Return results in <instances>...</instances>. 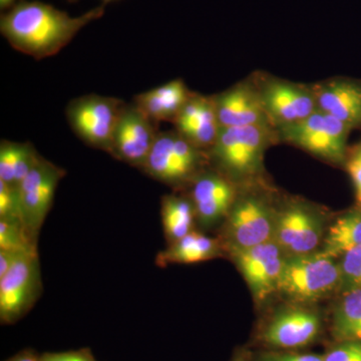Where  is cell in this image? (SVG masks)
<instances>
[{"label":"cell","instance_id":"1","mask_svg":"<svg viewBox=\"0 0 361 361\" xmlns=\"http://www.w3.org/2000/svg\"><path fill=\"white\" fill-rule=\"evenodd\" d=\"M104 4L73 18L40 1L21 0L0 18V32L14 49L35 59L59 54L85 26L104 16Z\"/></svg>","mask_w":361,"mask_h":361},{"label":"cell","instance_id":"2","mask_svg":"<svg viewBox=\"0 0 361 361\" xmlns=\"http://www.w3.org/2000/svg\"><path fill=\"white\" fill-rule=\"evenodd\" d=\"M270 125L220 128L219 134L209 151L211 160L228 179L245 180L262 170L263 158L272 142Z\"/></svg>","mask_w":361,"mask_h":361},{"label":"cell","instance_id":"3","mask_svg":"<svg viewBox=\"0 0 361 361\" xmlns=\"http://www.w3.org/2000/svg\"><path fill=\"white\" fill-rule=\"evenodd\" d=\"M341 286L338 260L316 251L285 257L277 293L292 302L308 304L341 290Z\"/></svg>","mask_w":361,"mask_h":361},{"label":"cell","instance_id":"4","mask_svg":"<svg viewBox=\"0 0 361 361\" xmlns=\"http://www.w3.org/2000/svg\"><path fill=\"white\" fill-rule=\"evenodd\" d=\"M350 130L341 121L317 110L301 122L279 128V135L285 142L318 158L344 165Z\"/></svg>","mask_w":361,"mask_h":361},{"label":"cell","instance_id":"5","mask_svg":"<svg viewBox=\"0 0 361 361\" xmlns=\"http://www.w3.org/2000/svg\"><path fill=\"white\" fill-rule=\"evenodd\" d=\"M125 104L116 97L85 94L68 103L66 120L85 145L110 154L114 133Z\"/></svg>","mask_w":361,"mask_h":361},{"label":"cell","instance_id":"6","mask_svg":"<svg viewBox=\"0 0 361 361\" xmlns=\"http://www.w3.org/2000/svg\"><path fill=\"white\" fill-rule=\"evenodd\" d=\"M203 163L202 149L177 130L159 133L142 170L149 177L170 186H182L195 180Z\"/></svg>","mask_w":361,"mask_h":361},{"label":"cell","instance_id":"7","mask_svg":"<svg viewBox=\"0 0 361 361\" xmlns=\"http://www.w3.org/2000/svg\"><path fill=\"white\" fill-rule=\"evenodd\" d=\"M325 221L304 201L287 202L275 210L274 240L285 256L314 253L324 239Z\"/></svg>","mask_w":361,"mask_h":361},{"label":"cell","instance_id":"8","mask_svg":"<svg viewBox=\"0 0 361 361\" xmlns=\"http://www.w3.org/2000/svg\"><path fill=\"white\" fill-rule=\"evenodd\" d=\"M275 210L262 197L248 194L237 197L225 219L226 250L247 249L274 238Z\"/></svg>","mask_w":361,"mask_h":361},{"label":"cell","instance_id":"9","mask_svg":"<svg viewBox=\"0 0 361 361\" xmlns=\"http://www.w3.org/2000/svg\"><path fill=\"white\" fill-rule=\"evenodd\" d=\"M63 176V169L40 158L18 185L21 222L35 238L51 210L56 188Z\"/></svg>","mask_w":361,"mask_h":361},{"label":"cell","instance_id":"10","mask_svg":"<svg viewBox=\"0 0 361 361\" xmlns=\"http://www.w3.org/2000/svg\"><path fill=\"white\" fill-rule=\"evenodd\" d=\"M229 253L256 302H264L277 293L286 256L274 240L250 248L229 250Z\"/></svg>","mask_w":361,"mask_h":361},{"label":"cell","instance_id":"11","mask_svg":"<svg viewBox=\"0 0 361 361\" xmlns=\"http://www.w3.org/2000/svg\"><path fill=\"white\" fill-rule=\"evenodd\" d=\"M158 123L133 102L126 104L116 123L110 154L133 167L142 169L158 137Z\"/></svg>","mask_w":361,"mask_h":361},{"label":"cell","instance_id":"12","mask_svg":"<svg viewBox=\"0 0 361 361\" xmlns=\"http://www.w3.org/2000/svg\"><path fill=\"white\" fill-rule=\"evenodd\" d=\"M40 290L39 256L23 255L0 277V318L13 322L25 314Z\"/></svg>","mask_w":361,"mask_h":361},{"label":"cell","instance_id":"13","mask_svg":"<svg viewBox=\"0 0 361 361\" xmlns=\"http://www.w3.org/2000/svg\"><path fill=\"white\" fill-rule=\"evenodd\" d=\"M322 319L314 310L291 306L277 311L266 323L261 341L276 349H296L312 343L319 336Z\"/></svg>","mask_w":361,"mask_h":361},{"label":"cell","instance_id":"14","mask_svg":"<svg viewBox=\"0 0 361 361\" xmlns=\"http://www.w3.org/2000/svg\"><path fill=\"white\" fill-rule=\"evenodd\" d=\"M270 123L293 125L318 110L314 90L281 80H268L258 87Z\"/></svg>","mask_w":361,"mask_h":361},{"label":"cell","instance_id":"15","mask_svg":"<svg viewBox=\"0 0 361 361\" xmlns=\"http://www.w3.org/2000/svg\"><path fill=\"white\" fill-rule=\"evenodd\" d=\"M192 184L190 199L202 227H212L225 220L238 197L234 183L220 172H203Z\"/></svg>","mask_w":361,"mask_h":361},{"label":"cell","instance_id":"16","mask_svg":"<svg viewBox=\"0 0 361 361\" xmlns=\"http://www.w3.org/2000/svg\"><path fill=\"white\" fill-rule=\"evenodd\" d=\"M220 128L270 125L258 87L239 84L214 97Z\"/></svg>","mask_w":361,"mask_h":361},{"label":"cell","instance_id":"17","mask_svg":"<svg viewBox=\"0 0 361 361\" xmlns=\"http://www.w3.org/2000/svg\"><path fill=\"white\" fill-rule=\"evenodd\" d=\"M313 90L318 110L334 116L351 130L361 127V82L336 78Z\"/></svg>","mask_w":361,"mask_h":361},{"label":"cell","instance_id":"18","mask_svg":"<svg viewBox=\"0 0 361 361\" xmlns=\"http://www.w3.org/2000/svg\"><path fill=\"white\" fill-rule=\"evenodd\" d=\"M191 94L182 80H174L137 94L134 103L157 123H174Z\"/></svg>","mask_w":361,"mask_h":361},{"label":"cell","instance_id":"19","mask_svg":"<svg viewBox=\"0 0 361 361\" xmlns=\"http://www.w3.org/2000/svg\"><path fill=\"white\" fill-rule=\"evenodd\" d=\"M224 249L220 240L192 231L169 244L167 249L158 254L156 262L163 267L172 264H194L220 257Z\"/></svg>","mask_w":361,"mask_h":361},{"label":"cell","instance_id":"20","mask_svg":"<svg viewBox=\"0 0 361 361\" xmlns=\"http://www.w3.org/2000/svg\"><path fill=\"white\" fill-rule=\"evenodd\" d=\"M357 248H361V209L355 208L342 214L329 226L319 252L338 260Z\"/></svg>","mask_w":361,"mask_h":361},{"label":"cell","instance_id":"21","mask_svg":"<svg viewBox=\"0 0 361 361\" xmlns=\"http://www.w3.org/2000/svg\"><path fill=\"white\" fill-rule=\"evenodd\" d=\"M30 142L2 140L0 144V180L16 185L25 179L40 160Z\"/></svg>","mask_w":361,"mask_h":361},{"label":"cell","instance_id":"22","mask_svg":"<svg viewBox=\"0 0 361 361\" xmlns=\"http://www.w3.org/2000/svg\"><path fill=\"white\" fill-rule=\"evenodd\" d=\"M341 293L332 313V337L336 342L361 341V289Z\"/></svg>","mask_w":361,"mask_h":361},{"label":"cell","instance_id":"23","mask_svg":"<svg viewBox=\"0 0 361 361\" xmlns=\"http://www.w3.org/2000/svg\"><path fill=\"white\" fill-rule=\"evenodd\" d=\"M161 222L169 244L193 231L196 214L191 199L167 195L161 199Z\"/></svg>","mask_w":361,"mask_h":361},{"label":"cell","instance_id":"24","mask_svg":"<svg viewBox=\"0 0 361 361\" xmlns=\"http://www.w3.org/2000/svg\"><path fill=\"white\" fill-rule=\"evenodd\" d=\"M176 130L197 148L210 149L217 139L220 130L214 97H208L200 115L197 116L193 122Z\"/></svg>","mask_w":361,"mask_h":361},{"label":"cell","instance_id":"25","mask_svg":"<svg viewBox=\"0 0 361 361\" xmlns=\"http://www.w3.org/2000/svg\"><path fill=\"white\" fill-rule=\"evenodd\" d=\"M0 250L33 255L37 254V238L20 220L0 219Z\"/></svg>","mask_w":361,"mask_h":361},{"label":"cell","instance_id":"26","mask_svg":"<svg viewBox=\"0 0 361 361\" xmlns=\"http://www.w3.org/2000/svg\"><path fill=\"white\" fill-rule=\"evenodd\" d=\"M341 272V290L361 289V248L353 249L338 259Z\"/></svg>","mask_w":361,"mask_h":361},{"label":"cell","instance_id":"27","mask_svg":"<svg viewBox=\"0 0 361 361\" xmlns=\"http://www.w3.org/2000/svg\"><path fill=\"white\" fill-rule=\"evenodd\" d=\"M0 219L20 220L18 186L0 180Z\"/></svg>","mask_w":361,"mask_h":361},{"label":"cell","instance_id":"28","mask_svg":"<svg viewBox=\"0 0 361 361\" xmlns=\"http://www.w3.org/2000/svg\"><path fill=\"white\" fill-rule=\"evenodd\" d=\"M344 166L355 187L356 208L361 209V141L348 148Z\"/></svg>","mask_w":361,"mask_h":361},{"label":"cell","instance_id":"29","mask_svg":"<svg viewBox=\"0 0 361 361\" xmlns=\"http://www.w3.org/2000/svg\"><path fill=\"white\" fill-rule=\"evenodd\" d=\"M324 361H361V341L336 342L324 355Z\"/></svg>","mask_w":361,"mask_h":361},{"label":"cell","instance_id":"30","mask_svg":"<svg viewBox=\"0 0 361 361\" xmlns=\"http://www.w3.org/2000/svg\"><path fill=\"white\" fill-rule=\"evenodd\" d=\"M256 361H324V355L265 351L256 356Z\"/></svg>","mask_w":361,"mask_h":361},{"label":"cell","instance_id":"31","mask_svg":"<svg viewBox=\"0 0 361 361\" xmlns=\"http://www.w3.org/2000/svg\"><path fill=\"white\" fill-rule=\"evenodd\" d=\"M40 361H97L85 351L73 353H49L40 358Z\"/></svg>","mask_w":361,"mask_h":361},{"label":"cell","instance_id":"32","mask_svg":"<svg viewBox=\"0 0 361 361\" xmlns=\"http://www.w3.org/2000/svg\"><path fill=\"white\" fill-rule=\"evenodd\" d=\"M25 254L14 253L11 251L0 250V277L4 276V274L11 269L16 261L20 257H23Z\"/></svg>","mask_w":361,"mask_h":361},{"label":"cell","instance_id":"33","mask_svg":"<svg viewBox=\"0 0 361 361\" xmlns=\"http://www.w3.org/2000/svg\"><path fill=\"white\" fill-rule=\"evenodd\" d=\"M18 0H0V8L2 11H7V9L11 8L14 4H18Z\"/></svg>","mask_w":361,"mask_h":361},{"label":"cell","instance_id":"34","mask_svg":"<svg viewBox=\"0 0 361 361\" xmlns=\"http://www.w3.org/2000/svg\"><path fill=\"white\" fill-rule=\"evenodd\" d=\"M11 361H40V360H37L35 355H30V353H26V355L18 356Z\"/></svg>","mask_w":361,"mask_h":361},{"label":"cell","instance_id":"35","mask_svg":"<svg viewBox=\"0 0 361 361\" xmlns=\"http://www.w3.org/2000/svg\"><path fill=\"white\" fill-rule=\"evenodd\" d=\"M233 361H249V360H247L245 356L242 355H238L235 356V358H234V360H233Z\"/></svg>","mask_w":361,"mask_h":361},{"label":"cell","instance_id":"36","mask_svg":"<svg viewBox=\"0 0 361 361\" xmlns=\"http://www.w3.org/2000/svg\"><path fill=\"white\" fill-rule=\"evenodd\" d=\"M104 4H106V2L113 1V0H104Z\"/></svg>","mask_w":361,"mask_h":361},{"label":"cell","instance_id":"37","mask_svg":"<svg viewBox=\"0 0 361 361\" xmlns=\"http://www.w3.org/2000/svg\"><path fill=\"white\" fill-rule=\"evenodd\" d=\"M70 1H75V0H70Z\"/></svg>","mask_w":361,"mask_h":361}]
</instances>
